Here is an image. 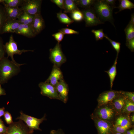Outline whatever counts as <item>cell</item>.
<instances>
[{"label":"cell","mask_w":134,"mask_h":134,"mask_svg":"<svg viewBox=\"0 0 134 134\" xmlns=\"http://www.w3.org/2000/svg\"><path fill=\"white\" fill-rule=\"evenodd\" d=\"M20 66L5 57L0 60V83L2 84L7 83L13 77L20 71Z\"/></svg>","instance_id":"cell-1"},{"label":"cell","mask_w":134,"mask_h":134,"mask_svg":"<svg viewBox=\"0 0 134 134\" xmlns=\"http://www.w3.org/2000/svg\"><path fill=\"white\" fill-rule=\"evenodd\" d=\"M92 9L99 19L101 21H108L113 24V10L114 8L106 3L104 0H95Z\"/></svg>","instance_id":"cell-2"},{"label":"cell","mask_w":134,"mask_h":134,"mask_svg":"<svg viewBox=\"0 0 134 134\" xmlns=\"http://www.w3.org/2000/svg\"><path fill=\"white\" fill-rule=\"evenodd\" d=\"M4 46L5 52L7 55V57L8 58L9 57H10L11 61L13 63L20 66L25 64H19L17 63L14 60L13 57L14 55L16 54L21 55L23 53L33 51V50H31L18 49L17 43L15 41L12 34L10 36L8 42L6 43L4 45Z\"/></svg>","instance_id":"cell-3"},{"label":"cell","mask_w":134,"mask_h":134,"mask_svg":"<svg viewBox=\"0 0 134 134\" xmlns=\"http://www.w3.org/2000/svg\"><path fill=\"white\" fill-rule=\"evenodd\" d=\"M20 116L16 119L24 121L32 134L33 133L34 130L41 131L39 126L44 121L46 120L45 115L41 118L38 119L26 115L22 111L20 112Z\"/></svg>","instance_id":"cell-4"},{"label":"cell","mask_w":134,"mask_h":134,"mask_svg":"<svg viewBox=\"0 0 134 134\" xmlns=\"http://www.w3.org/2000/svg\"><path fill=\"white\" fill-rule=\"evenodd\" d=\"M41 0H24L20 8L24 12L35 15L40 13Z\"/></svg>","instance_id":"cell-5"},{"label":"cell","mask_w":134,"mask_h":134,"mask_svg":"<svg viewBox=\"0 0 134 134\" xmlns=\"http://www.w3.org/2000/svg\"><path fill=\"white\" fill-rule=\"evenodd\" d=\"M49 58L54 65L58 67L66 62V58L59 43H57L53 48L50 49Z\"/></svg>","instance_id":"cell-6"},{"label":"cell","mask_w":134,"mask_h":134,"mask_svg":"<svg viewBox=\"0 0 134 134\" xmlns=\"http://www.w3.org/2000/svg\"><path fill=\"white\" fill-rule=\"evenodd\" d=\"M106 105L99 106L95 113V118L108 121L113 118L115 110L113 107Z\"/></svg>","instance_id":"cell-7"},{"label":"cell","mask_w":134,"mask_h":134,"mask_svg":"<svg viewBox=\"0 0 134 134\" xmlns=\"http://www.w3.org/2000/svg\"><path fill=\"white\" fill-rule=\"evenodd\" d=\"M82 12L86 27L95 26L104 23L98 18L92 8L84 9Z\"/></svg>","instance_id":"cell-8"},{"label":"cell","mask_w":134,"mask_h":134,"mask_svg":"<svg viewBox=\"0 0 134 134\" xmlns=\"http://www.w3.org/2000/svg\"><path fill=\"white\" fill-rule=\"evenodd\" d=\"M32 133L26 125L19 120L13 122L7 127L6 132L4 134H31Z\"/></svg>","instance_id":"cell-9"},{"label":"cell","mask_w":134,"mask_h":134,"mask_svg":"<svg viewBox=\"0 0 134 134\" xmlns=\"http://www.w3.org/2000/svg\"><path fill=\"white\" fill-rule=\"evenodd\" d=\"M41 90L40 93L43 96H47L51 99L60 100L56 88L49 83L41 82L38 85Z\"/></svg>","instance_id":"cell-10"},{"label":"cell","mask_w":134,"mask_h":134,"mask_svg":"<svg viewBox=\"0 0 134 134\" xmlns=\"http://www.w3.org/2000/svg\"><path fill=\"white\" fill-rule=\"evenodd\" d=\"M122 94L121 91L111 90L101 93L97 99L99 106L107 104Z\"/></svg>","instance_id":"cell-11"},{"label":"cell","mask_w":134,"mask_h":134,"mask_svg":"<svg viewBox=\"0 0 134 134\" xmlns=\"http://www.w3.org/2000/svg\"><path fill=\"white\" fill-rule=\"evenodd\" d=\"M60 100L66 103L68 99L69 88L68 85L64 79L60 81L55 87Z\"/></svg>","instance_id":"cell-12"},{"label":"cell","mask_w":134,"mask_h":134,"mask_svg":"<svg viewBox=\"0 0 134 134\" xmlns=\"http://www.w3.org/2000/svg\"><path fill=\"white\" fill-rule=\"evenodd\" d=\"M63 77L62 72L59 67L54 65L50 76L45 82L55 87L59 81L63 79Z\"/></svg>","instance_id":"cell-13"},{"label":"cell","mask_w":134,"mask_h":134,"mask_svg":"<svg viewBox=\"0 0 134 134\" xmlns=\"http://www.w3.org/2000/svg\"><path fill=\"white\" fill-rule=\"evenodd\" d=\"M21 23L17 20H6L1 29L0 34L15 33Z\"/></svg>","instance_id":"cell-14"},{"label":"cell","mask_w":134,"mask_h":134,"mask_svg":"<svg viewBox=\"0 0 134 134\" xmlns=\"http://www.w3.org/2000/svg\"><path fill=\"white\" fill-rule=\"evenodd\" d=\"M98 134H109L111 130V124L109 121L94 118Z\"/></svg>","instance_id":"cell-15"},{"label":"cell","mask_w":134,"mask_h":134,"mask_svg":"<svg viewBox=\"0 0 134 134\" xmlns=\"http://www.w3.org/2000/svg\"><path fill=\"white\" fill-rule=\"evenodd\" d=\"M15 33L28 38L34 37L36 35L32 26L20 24Z\"/></svg>","instance_id":"cell-16"},{"label":"cell","mask_w":134,"mask_h":134,"mask_svg":"<svg viewBox=\"0 0 134 134\" xmlns=\"http://www.w3.org/2000/svg\"><path fill=\"white\" fill-rule=\"evenodd\" d=\"M45 26L44 20L41 13L35 15L32 26L36 35L43 30Z\"/></svg>","instance_id":"cell-17"},{"label":"cell","mask_w":134,"mask_h":134,"mask_svg":"<svg viewBox=\"0 0 134 134\" xmlns=\"http://www.w3.org/2000/svg\"><path fill=\"white\" fill-rule=\"evenodd\" d=\"M4 7L6 20H17L19 15L23 12L19 7L9 8Z\"/></svg>","instance_id":"cell-18"},{"label":"cell","mask_w":134,"mask_h":134,"mask_svg":"<svg viewBox=\"0 0 134 134\" xmlns=\"http://www.w3.org/2000/svg\"><path fill=\"white\" fill-rule=\"evenodd\" d=\"M125 99L122 92L121 95L113 100V108L114 110L122 111L125 105Z\"/></svg>","instance_id":"cell-19"},{"label":"cell","mask_w":134,"mask_h":134,"mask_svg":"<svg viewBox=\"0 0 134 134\" xmlns=\"http://www.w3.org/2000/svg\"><path fill=\"white\" fill-rule=\"evenodd\" d=\"M118 56L116 57L114 64L112 67L107 71H104L108 74L110 80V87L111 89L113 84V83L117 74L116 65Z\"/></svg>","instance_id":"cell-20"},{"label":"cell","mask_w":134,"mask_h":134,"mask_svg":"<svg viewBox=\"0 0 134 134\" xmlns=\"http://www.w3.org/2000/svg\"><path fill=\"white\" fill-rule=\"evenodd\" d=\"M64 9L65 13H71L73 11L79 10L75 0H64Z\"/></svg>","instance_id":"cell-21"},{"label":"cell","mask_w":134,"mask_h":134,"mask_svg":"<svg viewBox=\"0 0 134 134\" xmlns=\"http://www.w3.org/2000/svg\"><path fill=\"white\" fill-rule=\"evenodd\" d=\"M119 5L118 7H116L119 9V11L115 13H118L125 9H129L131 10L134 8V4L129 0H119Z\"/></svg>","instance_id":"cell-22"},{"label":"cell","mask_w":134,"mask_h":134,"mask_svg":"<svg viewBox=\"0 0 134 134\" xmlns=\"http://www.w3.org/2000/svg\"><path fill=\"white\" fill-rule=\"evenodd\" d=\"M24 1V0H3L2 3L5 7L17 8L21 6Z\"/></svg>","instance_id":"cell-23"},{"label":"cell","mask_w":134,"mask_h":134,"mask_svg":"<svg viewBox=\"0 0 134 134\" xmlns=\"http://www.w3.org/2000/svg\"><path fill=\"white\" fill-rule=\"evenodd\" d=\"M126 41L134 38V25L129 23L124 29Z\"/></svg>","instance_id":"cell-24"},{"label":"cell","mask_w":134,"mask_h":134,"mask_svg":"<svg viewBox=\"0 0 134 134\" xmlns=\"http://www.w3.org/2000/svg\"><path fill=\"white\" fill-rule=\"evenodd\" d=\"M57 17L62 23L69 25L74 22V21L69 18L65 13L61 11L57 13Z\"/></svg>","instance_id":"cell-25"},{"label":"cell","mask_w":134,"mask_h":134,"mask_svg":"<svg viewBox=\"0 0 134 134\" xmlns=\"http://www.w3.org/2000/svg\"><path fill=\"white\" fill-rule=\"evenodd\" d=\"M130 123L129 119L124 116H120L116 119L114 126L130 127Z\"/></svg>","instance_id":"cell-26"},{"label":"cell","mask_w":134,"mask_h":134,"mask_svg":"<svg viewBox=\"0 0 134 134\" xmlns=\"http://www.w3.org/2000/svg\"><path fill=\"white\" fill-rule=\"evenodd\" d=\"M95 1L94 0H75L77 5L85 9L90 8Z\"/></svg>","instance_id":"cell-27"},{"label":"cell","mask_w":134,"mask_h":134,"mask_svg":"<svg viewBox=\"0 0 134 134\" xmlns=\"http://www.w3.org/2000/svg\"><path fill=\"white\" fill-rule=\"evenodd\" d=\"M123 112L130 113L134 111V102L131 101L126 98L125 104Z\"/></svg>","instance_id":"cell-28"},{"label":"cell","mask_w":134,"mask_h":134,"mask_svg":"<svg viewBox=\"0 0 134 134\" xmlns=\"http://www.w3.org/2000/svg\"><path fill=\"white\" fill-rule=\"evenodd\" d=\"M72 20L76 22H80L83 20V15L82 11L79 10H75L71 13Z\"/></svg>","instance_id":"cell-29"},{"label":"cell","mask_w":134,"mask_h":134,"mask_svg":"<svg viewBox=\"0 0 134 134\" xmlns=\"http://www.w3.org/2000/svg\"><path fill=\"white\" fill-rule=\"evenodd\" d=\"M6 19L4 7L0 4V34L1 29Z\"/></svg>","instance_id":"cell-30"},{"label":"cell","mask_w":134,"mask_h":134,"mask_svg":"<svg viewBox=\"0 0 134 134\" xmlns=\"http://www.w3.org/2000/svg\"><path fill=\"white\" fill-rule=\"evenodd\" d=\"M91 32L94 34L96 41L102 39L105 35L104 33L103 29H102L98 30H93Z\"/></svg>","instance_id":"cell-31"},{"label":"cell","mask_w":134,"mask_h":134,"mask_svg":"<svg viewBox=\"0 0 134 134\" xmlns=\"http://www.w3.org/2000/svg\"><path fill=\"white\" fill-rule=\"evenodd\" d=\"M104 37L110 42L114 49L116 51L117 55L118 56L120 49L121 43L112 40L106 35Z\"/></svg>","instance_id":"cell-32"},{"label":"cell","mask_w":134,"mask_h":134,"mask_svg":"<svg viewBox=\"0 0 134 134\" xmlns=\"http://www.w3.org/2000/svg\"><path fill=\"white\" fill-rule=\"evenodd\" d=\"M60 31L65 34H78L79 32L71 29L65 28H62L59 30Z\"/></svg>","instance_id":"cell-33"},{"label":"cell","mask_w":134,"mask_h":134,"mask_svg":"<svg viewBox=\"0 0 134 134\" xmlns=\"http://www.w3.org/2000/svg\"><path fill=\"white\" fill-rule=\"evenodd\" d=\"M26 19L23 24L32 26L34 21V15L26 13Z\"/></svg>","instance_id":"cell-34"},{"label":"cell","mask_w":134,"mask_h":134,"mask_svg":"<svg viewBox=\"0 0 134 134\" xmlns=\"http://www.w3.org/2000/svg\"><path fill=\"white\" fill-rule=\"evenodd\" d=\"M4 116V120L7 124L9 125L13 123L11 115L8 111L5 112Z\"/></svg>","instance_id":"cell-35"},{"label":"cell","mask_w":134,"mask_h":134,"mask_svg":"<svg viewBox=\"0 0 134 134\" xmlns=\"http://www.w3.org/2000/svg\"><path fill=\"white\" fill-rule=\"evenodd\" d=\"M128 127H122L119 126H114V130L116 132L124 134L129 128Z\"/></svg>","instance_id":"cell-36"},{"label":"cell","mask_w":134,"mask_h":134,"mask_svg":"<svg viewBox=\"0 0 134 134\" xmlns=\"http://www.w3.org/2000/svg\"><path fill=\"white\" fill-rule=\"evenodd\" d=\"M64 34L60 31L53 34L52 36L57 41L58 43H60L63 39Z\"/></svg>","instance_id":"cell-37"},{"label":"cell","mask_w":134,"mask_h":134,"mask_svg":"<svg viewBox=\"0 0 134 134\" xmlns=\"http://www.w3.org/2000/svg\"><path fill=\"white\" fill-rule=\"evenodd\" d=\"M122 93L126 98L133 102H134V92H122Z\"/></svg>","instance_id":"cell-38"},{"label":"cell","mask_w":134,"mask_h":134,"mask_svg":"<svg viewBox=\"0 0 134 134\" xmlns=\"http://www.w3.org/2000/svg\"><path fill=\"white\" fill-rule=\"evenodd\" d=\"M5 53L3 41L0 36V60L5 57Z\"/></svg>","instance_id":"cell-39"},{"label":"cell","mask_w":134,"mask_h":134,"mask_svg":"<svg viewBox=\"0 0 134 134\" xmlns=\"http://www.w3.org/2000/svg\"><path fill=\"white\" fill-rule=\"evenodd\" d=\"M126 45L132 52L134 51V38L126 41Z\"/></svg>","instance_id":"cell-40"},{"label":"cell","mask_w":134,"mask_h":134,"mask_svg":"<svg viewBox=\"0 0 134 134\" xmlns=\"http://www.w3.org/2000/svg\"><path fill=\"white\" fill-rule=\"evenodd\" d=\"M7 127L6 126L3 121L0 118V134H4L6 132Z\"/></svg>","instance_id":"cell-41"},{"label":"cell","mask_w":134,"mask_h":134,"mask_svg":"<svg viewBox=\"0 0 134 134\" xmlns=\"http://www.w3.org/2000/svg\"><path fill=\"white\" fill-rule=\"evenodd\" d=\"M50 1L56 4L61 9H64V0H51Z\"/></svg>","instance_id":"cell-42"},{"label":"cell","mask_w":134,"mask_h":134,"mask_svg":"<svg viewBox=\"0 0 134 134\" xmlns=\"http://www.w3.org/2000/svg\"><path fill=\"white\" fill-rule=\"evenodd\" d=\"M26 17V13L23 12L19 15L17 20L21 24H23L25 21Z\"/></svg>","instance_id":"cell-43"},{"label":"cell","mask_w":134,"mask_h":134,"mask_svg":"<svg viewBox=\"0 0 134 134\" xmlns=\"http://www.w3.org/2000/svg\"><path fill=\"white\" fill-rule=\"evenodd\" d=\"M50 134H65L62 129H59L57 130H51Z\"/></svg>","instance_id":"cell-44"},{"label":"cell","mask_w":134,"mask_h":134,"mask_svg":"<svg viewBox=\"0 0 134 134\" xmlns=\"http://www.w3.org/2000/svg\"><path fill=\"white\" fill-rule=\"evenodd\" d=\"M104 1L109 5L113 7L114 8L116 7L115 4L116 0H104Z\"/></svg>","instance_id":"cell-45"},{"label":"cell","mask_w":134,"mask_h":134,"mask_svg":"<svg viewBox=\"0 0 134 134\" xmlns=\"http://www.w3.org/2000/svg\"><path fill=\"white\" fill-rule=\"evenodd\" d=\"M0 83V96L6 95L5 91L4 89L2 87Z\"/></svg>","instance_id":"cell-46"},{"label":"cell","mask_w":134,"mask_h":134,"mask_svg":"<svg viewBox=\"0 0 134 134\" xmlns=\"http://www.w3.org/2000/svg\"><path fill=\"white\" fill-rule=\"evenodd\" d=\"M5 110L4 107L0 108V118L1 117L4 115L5 112Z\"/></svg>","instance_id":"cell-47"},{"label":"cell","mask_w":134,"mask_h":134,"mask_svg":"<svg viewBox=\"0 0 134 134\" xmlns=\"http://www.w3.org/2000/svg\"><path fill=\"white\" fill-rule=\"evenodd\" d=\"M131 17V19L129 23L134 25V13L132 14Z\"/></svg>","instance_id":"cell-48"},{"label":"cell","mask_w":134,"mask_h":134,"mask_svg":"<svg viewBox=\"0 0 134 134\" xmlns=\"http://www.w3.org/2000/svg\"><path fill=\"white\" fill-rule=\"evenodd\" d=\"M134 132V130H127L126 132V134H132L133 132Z\"/></svg>","instance_id":"cell-49"},{"label":"cell","mask_w":134,"mask_h":134,"mask_svg":"<svg viewBox=\"0 0 134 134\" xmlns=\"http://www.w3.org/2000/svg\"><path fill=\"white\" fill-rule=\"evenodd\" d=\"M131 120L132 121L134 122V115H133L131 116Z\"/></svg>","instance_id":"cell-50"},{"label":"cell","mask_w":134,"mask_h":134,"mask_svg":"<svg viewBox=\"0 0 134 134\" xmlns=\"http://www.w3.org/2000/svg\"><path fill=\"white\" fill-rule=\"evenodd\" d=\"M114 134H123L119 133H117V132H116Z\"/></svg>","instance_id":"cell-51"},{"label":"cell","mask_w":134,"mask_h":134,"mask_svg":"<svg viewBox=\"0 0 134 134\" xmlns=\"http://www.w3.org/2000/svg\"><path fill=\"white\" fill-rule=\"evenodd\" d=\"M3 0H0V4L1 3H2Z\"/></svg>","instance_id":"cell-52"},{"label":"cell","mask_w":134,"mask_h":134,"mask_svg":"<svg viewBox=\"0 0 134 134\" xmlns=\"http://www.w3.org/2000/svg\"><path fill=\"white\" fill-rule=\"evenodd\" d=\"M132 134H134V132H133Z\"/></svg>","instance_id":"cell-53"}]
</instances>
